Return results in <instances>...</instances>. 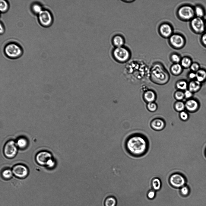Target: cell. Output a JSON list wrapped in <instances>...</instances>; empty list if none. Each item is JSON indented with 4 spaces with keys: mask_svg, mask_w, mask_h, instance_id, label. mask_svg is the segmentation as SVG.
I'll return each instance as SVG.
<instances>
[{
    "mask_svg": "<svg viewBox=\"0 0 206 206\" xmlns=\"http://www.w3.org/2000/svg\"><path fill=\"white\" fill-rule=\"evenodd\" d=\"M125 148L131 155L136 157L142 156L147 152L148 143L145 137L140 135L129 136L125 143Z\"/></svg>",
    "mask_w": 206,
    "mask_h": 206,
    "instance_id": "1",
    "label": "cell"
},
{
    "mask_svg": "<svg viewBox=\"0 0 206 206\" xmlns=\"http://www.w3.org/2000/svg\"><path fill=\"white\" fill-rule=\"evenodd\" d=\"M4 52L8 58L14 59L20 57L23 54V50L18 44L14 42L7 44L5 47Z\"/></svg>",
    "mask_w": 206,
    "mask_h": 206,
    "instance_id": "2",
    "label": "cell"
},
{
    "mask_svg": "<svg viewBox=\"0 0 206 206\" xmlns=\"http://www.w3.org/2000/svg\"><path fill=\"white\" fill-rule=\"evenodd\" d=\"M36 160L39 164L46 166L49 168H52L55 165L51 154L47 151H43L38 153L36 156Z\"/></svg>",
    "mask_w": 206,
    "mask_h": 206,
    "instance_id": "3",
    "label": "cell"
},
{
    "mask_svg": "<svg viewBox=\"0 0 206 206\" xmlns=\"http://www.w3.org/2000/svg\"><path fill=\"white\" fill-rule=\"evenodd\" d=\"M112 54L115 60L119 62H124L126 61L130 56L129 51L123 46L116 47L113 50Z\"/></svg>",
    "mask_w": 206,
    "mask_h": 206,
    "instance_id": "4",
    "label": "cell"
},
{
    "mask_svg": "<svg viewBox=\"0 0 206 206\" xmlns=\"http://www.w3.org/2000/svg\"><path fill=\"white\" fill-rule=\"evenodd\" d=\"M40 24L45 27L50 26L53 22V17L51 12L47 10H43L38 14Z\"/></svg>",
    "mask_w": 206,
    "mask_h": 206,
    "instance_id": "5",
    "label": "cell"
},
{
    "mask_svg": "<svg viewBox=\"0 0 206 206\" xmlns=\"http://www.w3.org/2000/svg\"><path fill=\"white\" fill-rule=\"evenodd\" d=\"M169 182L173 187L175 188H180L185 185L186 179L182 175L179 173H175L170 176Z\"/></svg>",
    "mask_w": 206,
    "mask_h": 206,
    "instance_id": "6",
    "label": "cell"
},
{
    "mask_svg": "<svg viewBox=\"0 0 206 206\" xmlns=\"http://www.w3.org/2000/svg\"><path fill=\"white\" fill-rule=\"evenodd\" d=\"M17 151V146L14 141L11 140L6 143L4 147L3 152L6 157L8 158L14 157Z\"/></svg>",
    "mask_w": 206,
    "mask_h": 206,
    "instance_id": "7",
    "label": "cell"
},
{
    "mask_svg": "<svg viewBox=\"0 0 206 206\" xmlns=\"http://www.w3.org/2000/svg\"><path fill=\"white\" fill-rule=\"evenodd\" d=\"M178 13L179 17L182 19L188 20L193 18L195 11L191 6L185 5L179 8Z\"/></svg>",
    "mask_w": 206,
    "mask_h": 206,
    "instance_id": "8",
    "label": "cell"
},
{
    "mask_svg": "<svg viewBox=\"0 0 206 206\" xmlns=\"http://www.w3.org/2000/svg\"><path fill=\"white\" fill-rule=\"evenodd\" d=\"M12 172L13 174L16 177L21 179H24L28 175L29 171L27 168L21 164H17L12 168Z\"/></svg>",
    "mask_w": 206,
    "mask_h": 206,
    "instance_id": "9",
    "label": "cell"
},
{
    "mask_svg": "<svg viewBox=\"0 0 206 206\" xmlns=\"http://www.w3.org/2000/svg\"><path fill=\"white\" fill-rule=\"evenodd\" d=\"M191 25L194 31L198 33H202L205 27V23L203 20L201 18L198 17L192 19L191 22Z\"/></svg>",
    "mask_w": 206,
    "mask_h": 206,
    "instance_id": "10",
    "label": "cell"
},
{
    "mask_svg": "<svg viewBox=\"0 0 206 206\" xmlns=\"http://www.w3.org/2000/svg\"><path fill=\"white\" fill-rule=\"evenodd\" d=\"M170 41L172 46L176 48H181L185 43L183 37L178 34L172 35L170 37Z\"/></svg>",
    "mask_w": 206,
    "mask_h": 206,
    "instance_id": "11",
    "label": "cell"
},
{
    "mask_svg": "<svg viewBox=\"0 0 206 206\" xmlns=\"http://www.w3.org/2000/svg\"><path fill=\"white\" fill-rule=\"evenodd\" d=\"M160 32L163 36L165 37L170 36L172 33V29L171 26L168 24H162L159 28Z\"/></svg>",
    "mask_w": 206,
    "mask_h": 206,
    "instance_id": "12",
    "label": "cell"
},
{
    "mask_svg": "<svg viewBox=\"0 0 206 206\" xmlns=\"http://www.w3.org/2000/svg\"><path fill=\"white\" fill-rule=\"evenodd\" d=\"M185 107L189 111L194 112L198 108L199 104L197 101L194 99H190L186 102Z\"/></svg>",
    "mask_w": 206,
    "mask_h": 206,
    "instance_id": "13",
    "label": "cell"
},
{
    "mask_svg": "<svg viewBox=\"0 0 206 206\" xmlns=\"http://www.w3.org/2000/svg\"><path fill=\"white\" fill-rule=\"evenodd\" d=\"M113 45L116 47L122 46L124 43V39L122 36L119 34L115 35L112 39Z\"/></svg>",
    "mask_w": 206,
    "mask_h": 206,
    "instance_id": "14",
    "label": "cell"
},
{
    "mask_svg": "<svg viewBox=\"0 0 206 206\" xmlns=\"http://www.w3.org/2000/svg\"><path fill=\"white\" fill-rule=\"evenodd\" d=\"M201 87V83L196 80L192 81L189 83V90L192 93L196 92L200 90Z\"/></svg>",
    "mask_w": 206,
    "mask_h": 206,
    "instance_id": "15",
    "label": "cell"
},
{
    "mask_svg": "<svg viewBox=\"0 0 206 206\" xmlns=\"http://www.w3.org/2000/svg\"><path fill=\"white\" fill-rule=\"evenodd\" d=\"M117 200L113 195H109L106 198L104 201V206H116Z\"/></svg>",
    "mask_w": 206,
    "mask_h": 206,
    "instance_id": "16",
    "label": "cell"
},
{
    "mask_svg": "<svg viewBox=\"0 0 206 206\" xmlns=\"http://www.w3.org/2000/svg\"><path fill=\"white\" fill-rule=\"evenodd\" d=\"M151 125L153 128L157 131L162 130L165 125L163 121L160 119L154 120L152 122Z\"/></svg>",
    "mask_w": 206,
    "mask_h": 206,
    "instance_id": "17",
    "label": "cell"
},
{
    "mask_svg": "<svg viewBox=\"0 0 206 206\" xmlns=\"http://www.w3.org/2000/svg\"><path fill=\"white\" fill-rule=\"evenodd\" d=\"M196 73V80L201 83L206 79V71L205 70L199 69Z\"/></svg>",
    "mask_w": 206,
    "mask_h": 206,
    "instance_id": "18",
    "label": "cell"
},
{
    "mask_svg": "<svg viewBox=\"0 0 206 206\" xmlns=\"http://www.w3.org/2000/svg\"><path fill=\"white\" fill-rule=\"evenodd\" d=\"M151 185L153 189L156 191H159L162 187L161 181L158 178H154L151 181Z\"/></svg>",
    "mask_w": 206,
    "mask_h": 206,
    "instance_id": "19",
    "label": "cell"
},
{
    "mask_svg": "<svg viewBox=\"0 0 206 206\" xmlns=\"http://www.w3.org/2000/svg\"><path fill=\"white\" fill-rule=\"evenodd\" d=\"M16 144L19 148L21 149H24L27 147L28 142L26 138L21 137L17 139Z\"/></svg>",
    "mask_w": 206,
    "mask_h": 206,
    "instance_id": "20",
    "label": "cell"
},
{
    "mask_svg": "<svg viewBox=\"0 0 206 206\" xmlns=\"http://www.w3.org/2000/svg\"><path fill=\"white\" fill-rule=\"evenodd\" d=\"M12 170L10 169H7L4 170L2 173V176L5 179L8 180L10 179L12 176Z\"/></svg>",
    "mask_w": 206,
    "mask_h": 206,
    "instance_id": "21",
    "label": "cell"
},
{
    "mask_svg": "<svg viewBox=\"0 0 206 206\" xmlns=\"http://www.w3.org/2000/svg\"><path fill=\"white\" fill-rule=\"evenodd\" d=\"M145 99L148 102H152L155 99V95L154 93L151 91H148L144 94Z\"/></svg>",
    "mask_w": 206,
    "mask_h": 206,
    "instance_id": "22",
    "label": "cell"
},
{
    "mask_svg": "<svg viewBox=\"0 0 206 206\" xmlns=\"http://www.w3.org/2000/svg\"><path fill=\"white\" fill-rule=\"evenodd\" d=\"M9 5L8 2L5 0H1L0 5V10L2 13L6 12L8 10Z\"/></svg>",
    "mask_w": 206,
    "mask_h": 206,
    "instance_id": "23",
    "label": "cell"
},
{
    "mask_svg": "<svg viewBox=\"0 0 206 206\" xmlns=\"http://www.w3.org/2000/svg\"><path fill=\"white\" fill-rule=\"evenodd\" d=\"M31 10L34 14H38L43 9L40 5L35 3L32 5Z\"/></svg>",
    "mask_w": 206,
    "mask_h": 206,
    "instance_id": "24",
    "label": "cell"
},
{
    "mask_svg": "<svg viewBox=\"0 0 206 206\" xmlns=\"http://www.w3.org/2000/svg\"><path fill=\"white\" fill-rule=\"evenodd\" d=\"M171 70L173 74H177L181 71L182 70V66L180 64L176 63L172 65Z\"/></svg>",
    "mask_w": 206,
    "mask_h": 206,
    "instance_id": "25",
    "label": "cell"
},
{
    "mask_svg": "<svg viewBox=\"0 0 206 206\" xmlns=\"http://www.w3.org/2000/svg\"><path fill=\"white\" fill-rule=\"evenodd\" d=\"M182 66L185 68H187L190 67L192 64L191 59L187 57L183 58L181 60Z\"/></svg>",
    "mask_w": 206,
    "mask_h": 206,
    "instance_id": "26",
    "label": "cell"
},
{
    "mask_svg": "<svg viewBox=\"0 0 206 206\" xmlns=\"http://www.w3.org/2000/svg\"><path fill=\"white\" fill-rule=\"evenodd\" d=\"M195 12L197 17L200 18L203 17L204 14L203 9L201 7L199 6L196 7Z\"/></svg>",
    "mask_w": 206,
    "mask_h": 206,
    "instance_id": "27",
    "label": "cell"
},
{
    "mask_svg": "<svg viewBox=\"0 0 206 206\" xmlns=\"http://www.w3.org/2000/svg\"><path fill=\"white\" fill-rule=\"evenodd\" d=\"M179 192L182 196H186L189 194V189L187 186L185 185L180 188Z\"/></svg>",
    "mask_w": 206,
    "mask_h": 206,
    "instance_id": "28",
    "label": "cell"
},
{
    "mask_svg": "<svg viewBox=\"0 0 206 206\" xmlns=\"http://www.w3.org/2000/svg\"><path fill=\"white\" fill-rule=\"evenodd\" d=\"M187 84L184 81H182L179 82L177 84V87L181 90H185L187 87Z\"/></svg>",
    "mask_w": 206,
    "mask_h": 206,
    "instance_id": "29",
    "label": "cell"
},
{
    "mask_svg": "<svg viewBox=\"0 0 206 206\" xmlns=\"http://www.w3.org/2000/svg\"><path fill=\"white\" fill-rule=\"evenodd\" d=\"M185 107V105L181 102H178L175 104V108L178 111H182Z\"/></svg>",
    "mask_w": 206,
    "mask_h": 206,
    "instance_id": "30",
    "label": "cell"
},
{
    "mask_svg": "<svg viewBox=\"0 0 206 206\" xmlns=\"http://www.w3.org/2000/svg\"><path fill=\"white\" fill-rule=\"evenodd\" d=\"M156 192L153 189H151L147 193V198L150 199H154L156 196Z\"/></svg>",
    "mask_w": 206,
    "mask_h": 206,
    "instance_id": "31",
    "label": "cell"
},
{
    "mask_svg": "<svg viewBox=\"0 0 206 206\" xmlns=\"http://www.w3.org/2000/svg\"><path fill=\"white\" fill-rule=\"evenodd\" d=\"M171 59L173 61L176 63L179 62L181 60L180 56L176 54L172 55L171 56Z\"/></svg>",
    "mask_w": 206,
    "mask_h": 206,
    "instance_id": "32",
    "label": "cell"
},
{
    "mask_svg": "<svg viewBox=\"0 0 206 206\" xmlns=\"http://www.w3.org/2000/svg\"><path fill=\"white\" fill-rule=\"evenodd\" d=\"M190 68L193 72H196L199 69V66L196 63H193L190 66Z\"/></svg>",
    "mask_w": 206,
    "mask_h": 206,
    "instance_id": "33",
    "label": "cell"
},
{
    "mask_svg": "<svg viewBox=\"0 0 206 206\" xmlns=\"http://www.w3.org/2000/svg\"><path fill=\"white\" fill-rule=\"evenodd\" d=\"M175 97L178 100L182 99L185 97L184 93L181 91L177 92L175 93Z\"/></svg>",
    "mask_w": 206,
    "mask_h": 206,
    "instance_id": "34",
    "label": "cell"
},
{
    "mask_svg": "<svg viewBox=\"0 0 206 206\" xmlns=\"http://www.w3.org/2000/svg\"><path fill=\"white\" fill-rule=\"evenodd\" d=\"M147 107L148 109L151 111H155L157 109L156 104L152 102H150L147 105Z\"/></svg>",
    "mask_w": 206,
    "mask_h": 206,
    "instance_id": "35",
    "label": "cell"
},
{
    "mask_svg": "<svg viewBox=\"0 0 206 206\" xmlns=\"http://www.w3.org/2000/svg\"><path fill=\"white\" fill-rule=\"evenodd\" d=\"M180 116L182 119L183 120H186L188 118L187 113L185 112L182 111L180 114Z\"/></svg>",
    "mask_w": 206,
    "mask_h": 206,
    "instance_id": "36",
    "label": "cell"
},
{
    "mask_svg": "<svg viewBox=\"0 0 206 206\" xmlns=\"http://www.w3.org/2000/svg\"><path fill=\"white\" fill-rule=\"evenodd\" d=\"M184 93L185 97L187 98L191 97L192 95V93L189 90H186Z\"/></svg>",
    "mask_w": 206,
    "mask_h": 206,
    "instance_id": "37",
    "label": "cell"
},
{
    "mask_svg": "<svg viewBox=\"0 0 206 206\" xmlns=\"http://www.w3.org/2000/svg\"><path fill=\"white\" fill-rule=\"evenodd\" d=\"M201 41L203 44L206 46V33L204 34L202 36Z\"/></svg>",
    "mask_w": 206,
    "mask_h": 206,
    "instance_id": "38",
    "label": "cell"
},
{
    "mask_svg": "<svg viewBox=\"0 0 206 206\" xmlns=\"http://www.w3.org/2000/svg\"><path fill=\"white\" fill-rule=\"evenodd\" d=\"M189 78L191 79H193L196 78V73L195 72H193L189 73Z\"/></svg>",
    "mask_w": 206,
    "mask_h": 206,
    "instance_id": "39",
    "label": "cell"
},
{
    "mask_svg": "<svg viewBox=\"0 0 206 206\" xmlns=\"http://www.w3.org/2000/svg\"><path fill=\"white\" fill-rule=\"evenodd\" d=\"M5 32V28L3 25V24L1 22H0V34H2L4 33Z\"/></svg>",
    "mask_w": 206,
    "mask_h": 206,
    "instance_id": "40",
    "label": "cell"
},
{
    "mask_svg": "<svg viewBox=\"0 0 206 206\" xmlns=\"http://www.w3.org/2000/svg\"><path fill=\"white\" fill-rule=\"evenodd\" d=\"M205 27L206 28V21H205Z\"/></svg>",
    "mask_w": 206,
    "mask_h": 206,
    "instance_id": "41",
    "label": "cell"
},
{
    "mask_svg": "<svg viewBox=\"0 0 206 206\" xmlns=\"http://www.w3.org/2000/svg\"><path fill=\"white\" fill-rule=\"evenodd\" d=\"M205 153H206V152H205Z\"/></svg>",
    "mask_w": 206,
    "mask_h": 206,
    "instance_id": "42",
    "label": "cell"
}]
</instances>
